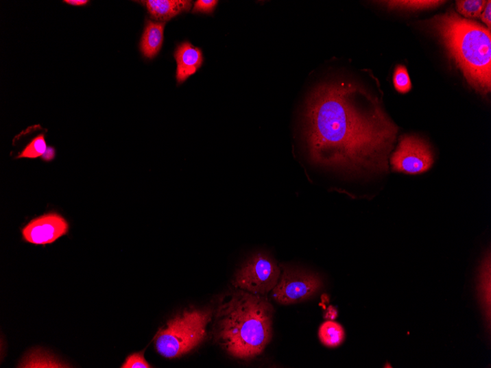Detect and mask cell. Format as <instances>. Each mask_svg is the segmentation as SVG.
<instances>
[{
    "label": "cell",
    "instance_id": "1",
    "mask_svg": "<svg viewBox=\"0 0 491 368\" xmlns=\"http://www.w3.org/2000/svg\"><path fill=\"white\" fill-rule=\"evenodd\" d=\"M398 128L381 102L344 79L315 86L304 101L300 132L313 164L352 173H385Z\"/></svg>",
    "mask_w": 491,
    "mask_h": 368
},
{
    "label": "cell",
    "instance_id": "2",
    "mask_svg": "<svg viewBox=\"0 0 491 368\" xmlns=\"http://www.w3.org/2000/svg\"><path fill=\"white\" fill-rule=\"evenodd\" d=\"M274 312L272 304L264 295L239 289L219 306L215 339L235 359L252 360L272 341Z\"/></svg>",
    "mask_w": 491,
    "mask_h": 368
},
{
    "label": "cell",
    "instance_id": "3",
    "mask_svg": "<svg viewBox=\"0 0 491 368\" xmlns=\"http://www.w3.org/2000/svg\"><path fill=\"white\" fill-rule=\"evenodd\" d=\"M426 26L439 38L468 84L479 94L491 90L490 29L453 11L434 16Z\"/></svg>",
    "mask_w": 491,
    "mask_h": 368
},
{
    "label": "cell",
    "instance_id": "4",
    "mask_svg": "<svg viewBox=\"0 0 491 368\" xmlns=\"http://www.w3.org/2000/svg\"><path fill=\"white\" fill-rule=\"evenodd\" d=\"M213 315L211 309L193 308L173 316L155 336L158 353L167 359H175L196 349L206 339Z\"/></svg>",
    "mask_w": 491,
    "mask_h": 368
},
{
    "label": "cell",
    "instance_id": "5",
    "mask_svg": "<svg viewBox=\"0 0 491 368\" xmlns=\"http://www.w3.org/2000/svg\"><path fill=\"white\" fill-rule=\"evenodd\" d=\"M281 267L269 254L258 252L246 260L235 273V289L255 295H265L278 284Z\"/></svg>",
    "mask_w": 491,
    "mask_h": 368
},
{
    "label": "cell",
    "instance_id": "6",
    "mask_svg": "<svg viewBox=\"0 0 491 368\" xmlns=\"http://www.w3.org/2000/svg\"><path fill=\"white\" fill-rule=\"evenodd\" d=\"M323 287L318 274L287 267L281 268L279 282L273 289L272 297L278 304L290 305L309 300Z\"/></svg>",
    "mask_w": 491,
    "mask_h": 368
},
{
    "label": "cell",
    "instance_id": "7",
    "mask_svg": "<svg viewBox=\"0 0 491 368\" xmlns=\"http://www.w3.org/2000/svg\"><path fill=\"white\" fill-rule=\"evenodd\" d=\"M392 170L407 175H419L431 169L434 163L432 148L416 136L400 137L390 159Z\"/></svg>",
    "mask_w": 491,
    "mask_h": 368
},
{
    "label": "cell",
    "instance_id": "8",
    "mask_svg": "<svg viewBox=\"0 0 491 368\" xmlns=\"http://www.w3.org/2000/svg\"><path fill=\"white\" fill-rule=\"evenodd\" d=\"M69 223L58 213L51 212L33 219L23 229L24 240L35 245H47L67 234Z\"/></svg>",
    "mask_w": 491,
    "mask_h": 368
},
{
    "label": "cell",
    "instance_id": "9",
    "mask_svg": "<svg viewBox=\"0 0 491 368\" xmlns=\"http://www.w3.org/2000/svg\"><path fill=\"white\" fill-rule=\"evenodd\" d=\"M178 68L176 78L178 84L184 83L189 77L195 74L203 63L201 49L190 42H183L178 46L175 52Z\"/></svg>",
    "mask_w": 491,
    "mask_h": 368
},
{
    "label": "cell",
    "instance_id": "10",
    "mask_svg": "<svg viewBox=\"0 0 491 368\" xmlns=\"http://www.w3.org/2000/svg\"><path fill=\"white\" fill-rule=\"evenodd\" d=\"M152 19L159 23H165L183 12H188L192 6L187 0H147L141 1Z\"/></svg>",
    "mask_w": 491,
    "mask_h": 368
},
{
    "label": "cell",
    "instance_id": "11",
    "mask_svg": "<svg viewBox=\"0 0 491 368\" xmlns=\"http://www.w3.org/2000/svg\"><path fill=\"white\" fill-rule=\"evenodd\" d=\"M165 25V23L147 20L140 43L141 53L147 58H154L159 53L163 42Z\"/></svg>",
    "mask_w": 491,
    "mask_h": 368
},
{
    "label": "cell",
    "instance_id": "12",
    "mask_svg": "<svg viewBox=\"0 0 491 368\" xmlns=\"http://www.w3.org/2000/svg\"><path fill=\"white\" fill-rule=\"evenodd\" d=\"M319 339L321 343L326 347H339L345 341V330L340 323L328 320L320 326Z\"/></svg>",
    "mask_w": 491,
    "mask_h": 368
},
{
    "label": "cell",
    "instance_id": "13",
    "mask_svg": "<svg viewBox=\"0 0 491 368\" xmlns=\"http://www.w3.org/2000/svg\"><path fill=\"white\" fill-rule=\"evenodd\" d=\"M480 295L485 313L490 319V254L483 260L480 270Z\"/></svg>",
    "mask_w": 491,
    "mask_h": 368
},
{
    "label": "cell",
    "instance_id": "14",
    "mask_svg": "<svg viewBox=\"0 0 491 368\" xmlns=\"http://www.w3.org/2000/svg\"><path fill=\"white\" fill-rule=\"evenodd\" d=\"M382 4L385 5L391 9L410 10V11H418V10H427L434 8L444 4V1H383Z\"/></svg>",
    "mask_w": 491,
    "mask_h": 368
},
{
    "label": "cell",
    "instance_id": "15",
    "mask_svg": "<svg viewBox=\"0 0 491 368\" xmlns=\"http://www.w3.org/2000/svg\"><path fill=\"white\" fill-rule=\"evenodd\" d=\"M488 1L484 0H463L457 1V12L466 18H479L482 14Z\"/></svg>",
    "mask_w": 491,
    "mask_h": 368
},
{
    "label": "cell",
    "instance_id": "16",
    "mask_svg": "<svg viewBox=\"0 0 491 368\" xmlns=\"http://www.w3.org/2000/svg\"><path fill=\"white\" fill-rule=\"evenodd\" d=\"M47 145L44 134H40L29 143L18 158H36L43 156L47 151Z\"/></svg>",
    "mask_w": 491,
    "mask_h": 368
},
{
    "label": "cell",
    "instance_id": "17",
    "mask_svg": "<svg viewBox=\"0 0 491 368\" xmlns=\"http://www.w3.org/2000/svg\"><path fill=\"white\" fill-rule=\"evenodd\" d=\"M394 84L398 92L406 94L412 88V84L408 71L405 66L398 65L394 71Z\"/></svg>",
    "mask_w": 491,
    "mask_h": 368
},
{
    "label": "cell",
    "instance_id": "18",
    "mask_svg": "<svg viewBox=\"0 0 491 368\" xmlns=\"http://www.w3.org/2000/svg\"><path fill=\"white\" fill-rule=\"evenodd\" d=\"M145 352L134 353L127 357L122 368H150L151 365L147 362L144 355Z\"/></svg>",
    "mask_w": 491,
    "mask_h": 368
},
{
    "label": "cell",
    "instance_id": "19",
    "mask_svg": "<svg viewBox=\"0 0 491 368\" xmlns=\"http://www.w3.org/2000/svg\"><path fill=\"white\" fill-rule=\"evenodd\" d=\"M218 1L216 0H198L194 4L193 8V13H202L211 14L213 12L215 8L217 7Z\"/></svg>",
    "mask_w": 491,
    "mask_h": 368
},
{
    "label": "cell",
    "instance_id": "20",
    "mask_svg": "<svg viewBox=\"0 0 491 368\" xmlns=\"http://www.w3.org/2000/svg\"><path fill=\"white\" fill-rule=\"evenodd\" d=\"M479 18L488 26V28L490 29V25H491V3H490V1H488V3L484 9V11L483 12L482 14H481Z\"/></svg>",
    "mask_w": 491,
    "mask_h": 368
},
{
    "label": "cell",
    "instance_id": "21",
    "mask_svg": "<svg viewBox=\"0 0 491 368\" xmlns=\"http://www.w3.org/2000/svg\"><path fill=\"white\" fill-rule=\"evenodd\" d=\"M337 315V310L333 308V306H331L330 308L327 309L326 312L325 313L324 319L326 320L333 321L336 319Z\"/></svg>",
    "mask_w": 491,
    "mask_h": 368
},
{
    "label": "cell",
    "instance_id": "22",
    "mask_svg": "<svg viewBox=\"0 0 491 368\" xmlns=\"http://www.w3.org/2000/svg\"><path fill=\"white\" fill-rule=\"evenodd\" d=\"M43 159L46 161L53 160L55 157V149L54 148L47 147L45 155L43 156Z\"/></svg>",
    "mask_w": 491,
    "mask_h": 368
},
{
    "label": "cell",
    "instance_id": "23",
    "mask_svg": "<svg viewBox=\"0 0 491 368\" xmlns=\"http://www.w3.org/2000/svg\"><path fill=\"white\" fill-rule=\"evenodd\" d=\"M64 3L75 6H83L86 5L88 1L87 0H65Z\"/></svg>",
    "mask_w": 491,
    "mask_h": 368
}]
</instances>
